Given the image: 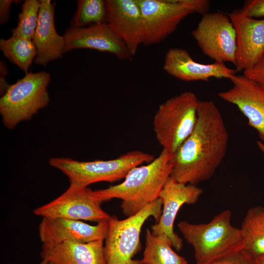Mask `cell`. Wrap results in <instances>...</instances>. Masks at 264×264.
Wrapping results in <instances>:
<instances>
[{
  "instance_id": "cell-1",
  "label": "cell",
  "mask_w": 264,
  "mask_h": 264,
  "mask_svg": "<svg viewBox=\"0 0 264 264\" xmlns=\"http://www.w3.org/2000/svg\"><path fill=\"white\" fill-rule=\"evenodd\" d=\"M229 133L219 108L212 100L199 101L196 126L172 154V176L197 185L211 178L224 159Z\"/></svg>"
},
{
  "instance_id": "cell-2",
  "label": "cell",
  "mask_w": 264,
  "mask_h": 264,
  "mask_svg": "<svg viewBox=\"0 0 264 264\" xmlns=\"http://www.w3.org/2000/svg\"><path fill=\"white\" fill-rule=\"evenodd\" d=\"M172 154L162 149L159 155L146 165L132 169L121 183L92 191L102 203L113 198L122 200L121 208L127 217L132 216L159 198L171 176Z\"/></svg>"
},
{
  "instance_id": "cell-3",
  "label": "cell",
  "mask_w": 264,
  "mask_h": 264,
  "mask_svg": "<svg viewBox=\"0 0 264 264\" xmlns=\"http://www.w3.org/2000/svg\"><path fill=\"white\" fill-rule=\"evenodd\" d=\"M232 212L223 210L208 222L180 221L177 227L193 248L196 263L208 262L243 249L240 228L231 223Z\"/></svg>"
},
{
  "instance_id": "cell-4",
  "label": "cell",
  "mask_w": 264,
  "mask_h": 264,
  "mask_svg": "<svg viewBox=\"0 0 264 264\" xmlns=\"http://www.w3.org/2000/svg\"><path fill=\"white\" fill-rule=\"evenodd\" d=\"M154 159L152 154L133 151L108 160L79 161L68 157H55L50 159L49 164L65 175L70 184L88 187L98 182L112 183L124 178L132 169Z\"/></svg>"
},
{
  "instance_id": "cell-5",
  "label": "cell",
  "mask_w": 264,
  "mask_h": 264,
  "mask_svg": "<svg viewBox=\"0 0 264 264\" xmlns=\"http://www.w3.org/2000/svg\"><path fill=\"white\" fill-rule=\"evenodd\" d=\"M199 101L195 93L186 91L159 106L153 126L163 150L174 154L191 133L197 123Z\"/></svg>"
},
{
  "instance_id": "cell-6",
  "label": "cell",
  "mask_w": 264,
  "mask_h": 264,
  "mask_svg": "<svg viewBox=\"0 0 264 264\" xmlns=\"http://www.w3.org/2000/svg\"><path fill=\"white\" fill-rule=\"evenodd\" d=\"M141 11L142 44L151 45L163 41L180 22L194 14L204 15L208 0H136Z\"/></svg>"
},
{
  "instance_id": "cell-7",
  "label": "cell",
  "mask_w": 264,
  "mask_h": 264,
  "mask_svg": "<svg viewBox=\"0 0 264 264\" xmlns=\"http://www.w3.org/2000/svg\"><path fill=\"white\" fill-rule=\"evenodd\" d=\"M160 198L149 204L136 214L119 220L111 216L104 241L106 264H142L141 260L133 259L140 250V233L145 222L153 217L155 222L162 213Z\"/></svg>"
},
{
  "instance_id": "cell-8",
  "label": "cell",
  "mask_w": 264,
  "mask_h": 264,
  "mask_svg": "<svg viewBox=\"0 0 264 264\" xmlns=\"http://www.w3.org/2000/svg\"><path fill=\"white\" fill-rule=\"evenodd\" d=\"M50 79L45 71L28 72L8 86L0 99V113L6 128L13 129L20 122L31 119L48 105Z\"/></svg>"
},
{
  "instance_id": "cell-9",
  "label": "cell",
  "mask_w": 264,
  "mask_h": 264,
  "mask_svg": "<svg viewBox=\"0 0 264 264\" xmlns=\"http://www.w3.org/2000/svg\"><path fill=\"white\" fill-rule=\"evenodd\" d=\"M201 51L217 62L236 64V31L226 13L207 12L191 33Z\"/></svg>"
},
{
  "instance_id": "cell-10",
  "label": "cell",
  "mask_w": 264,
  "mask_h": 264,
  "mask_svg": "<svg viewBox=\"0 0 264 264\" xmlns=\"http://www.w3.org/2000/svg\"><path fill=\"white\" fill-rule=\"evenodd\" d=\"M93 190L70 184L61 195L35 208L33 214L42 218H63L100 222L111 218L93 196Z\"/></svg>"
},
{
  "instance_id": "cell-11",
  "label": "cell",
  "mask_w": 264,
  "mask_h": 264,
  "mask_svg": "<svg viewBox=\"0 0 264 264\" xmlns=\"http://www.w3.org/2000/svg\"><path fill=\"white\" fill-rule=\"evenodd\" d=\"M203 192V189L197 185L179 182L171 176L159 194L162 213L158 221L151 226L152 232L155 235H165L171 241L173 247L180 250L182 240L174 230L176 215L184 204L196 203Z\"/></svg>"
},
{
  "instance_id": "cell-12",
  "label": "cell",
  "mask_w": 264,
  "mask_h": 264,
  "mask_svg": "<svg viewBox=\"0 0 264 264\" xmlns=\"http://www.w3.org/2000/svg\"><path fill=\"white\" fill-rule=\"evenodd\" d=\"M236 31V71L253 66L264 55V18L249 17L240 10L226 13Z\"/></svg>"
},
{
  "instance_id": "cell-13",
  "label": "cell",
  "mask_w": 264,
  "mask_h": 264,
  "mask_svg": "<svg viewBox=\"0 0 264 264\" xmlns=\"http://www.w3.org/2000/svg\"><path fill=\"white\" fill-rule=\"evenodd\" d=\"M232 87L219 93L221 99L236 105L264 143V89L243 75L229 79Z\"/></svg>"
},
{
  "instance_id": "cell-14",
  "label": "cell",
  "mask_w": 264,
  "mask_h": 264,
  "mask_svg": "<svg viewBox=\"0 0 264 264\" xmlns=\"http://www.w3.org/2000/svg\"><path fill=\"white\" fill-rule=\"evenodd\" d=\"M109 220L98 222L93 225L82 220L42 218L38 228L39 236L42 243L66 241L80 243L104 241L108 230Z\"/></svg>"
},
{
  "instance_id": "cell-15",
  "label": "cell",
  "mask_w": 264,
  "mask_h": 264,
  "mask_svg": "<svg viewBox=\"0 0 264 264\" xmlns=\"http://www.w3.org/2000/svg\"><path fill=\"white\" fill-rule=\"evenodd\" d=\"M107 23L134 56L142 44V20L136 0H106Z\"/></svg>"
},
{
  "instance_id": "cell-16",
  "label": "cell",
  "mask_w": 264,
  "mask_h": 264,
  "mask_svg": "<svg viewBox=\"0 0 264 264\" xmlns=\"http://www.w3.org/2000/svg\"><path fill=\"white\" fill-rule=\"evenodd\" d=\"M63 37L65 53L75 49L87 48L109 52L121 60L132 57L107 23L81 28L70 27Z\"/></svg>"
},
{
  "instance_id": "cell-17",
  "label": "cell",
  "mask_w": 264,
  "mask_h": 264,
  "mask_svg": "<svg viewBox=\"0 0 264 264\" xmlns=\"http://www.w3.org/2000/svg\"><path fill=\"white\" fill-rule=\"evenodd\" d=\"M163 68L169 75L186 82L207 81L211 78L229 79L237 72L224 63L205 64L197 62L187 50L178 47L167 51Z\"/></svg>"
},
{
  "instance_id": "cell-18",
  "label": "cell",
  "mask_w": 264,
  "mask_h": 264,
  "mask_svg": "<svg viewBox=\"0 0 264 264\" xmlns=\"http://www.w3.org/2000/svg\"><path fill=\"white\" fill-rule=\"evenodd\" d=\"M40 1L38 23L32 41L37 49L35 63L45 66L49 62L61 57L65 53V40L55 29V2L50 0Z\"/></svg>"
},
{
  "instance_id": "cell-19",
  "label": "cell",
  "mask_w": 264,
  "mask_h": 264,
  "mask_svg": "<svg viewBox=\"0 0 264 264\" xmlns=\"http://www.w3.org/2000/svg\"><path fill=\"white\" fill-rule=\"evenodd\" d=\"M40 256L53 264H106L104 241L42 243Z\"/></svg>"
},
{
  "instance_id": "cell-20",
  "label": "cell",
  "mask_w": 264,
  "mask_h": 264,
  "mask_svg": "<svg viewBox=\"0 0 264 264\" xmlns=\"http://www.w3.org/2000/svg\"><path fill=\"white\" fill-rule=\"evenodd\" d=\"M240 229L243 249L254 258L264 254V207L248 209Z\"/></svg>"
},
{
  "instance_id": "cell-21",
  "label": "cell",
  "mask_w": 264,
  "mask_h": 264,
  "mask_svg": "<svg viewBox=\"0 0 264 264\" xmlns=\"http://www.w3.org/2000/svg\"><path fill=\"white\" fill-rule=\"evenodd\" d=\"M142 264H187L186 260L173 249L170 239L165 235L153 234L147 229Z\"/></svg>"
},
{
  "instance_id": "cell-22",
  "label": "cell",
  "mask_w": 264,
  "mask_h": 264,
  "mask_svg": "<svg viewBox=\"0 0 264 264\" xmlns=\"http://www.w3.org/2000/svg\"><path fill=\"white\" fill-rule=\"evenodd\" d=\"M0 49L10 62L26 74L37 55V49L32 40L14 36L0 39Z\"/></svg>"
},
{
  "instance_id": "cell-23",
  "label": "cell",
  "mask_w": 264,
  "mask_h": 264,
  "mask_svg": "<svg viewBox=\"0 0 264 264\" xmlns=\"http://www.w3.org/2000/svg\"><path fill=\"white\" fill-rule=\"evenodd\" d=\"M77 5L71 22V27H86L87 25L107 23L105 0H79Z\"/></svg>"
},
{
  "instance_id": "cell-24",
  "label": "cell",
  "mask_w": 264,
  "mask_h": 264,
  "mask_svg": "<svg viewBox=\"0 0 264 264\" xmlns=\"http://www.w3.org/2000/svg\"><path fill=\"white\" fill-rule=\"evenodd\" d=\"M40 4V0L24 1L18 24L12 30V36L32 40L37 26Z\"/></svg>"
},
{
  "instance_id": "cell-25",
  "label": "cell",
  "mask_w": 264,
  "mask_h": 264,
  "mask_svg": "<svg viewBox=\"0 0 264 264\" xmlns=\"http://www.w3.org/2000/svg\"><path fill=\"white\" fill-rule=\"evenodd\" d=\"M256 264L255 258L242 249L221 258L202 264Z\"/></svg>"
},
{
  "instance_id": "cell-26",
  "label": "cell",
  "mask_w": 264,
  "mask_h": 264,
  "mask_svg": "<svg viewBox=\"0 0 264 264\" xmlns=\"http://www.w3.org/2000/svg\"><path fill=\"white\" fill-rule=\"evenodd\" d=\"M243 75L264 89V56L253 66L243 71Z\"/></svg>"
},
{
  "instance_id": "cell-27",
  "label": "cell",
  "mask_w": 264,
  "mask_h": 264,
  "mask_svg": "<svg viewBox=\"0 0 264 264\" xmlns=\"http://www.w3.org/2000/svg\"><path fill=\"white\" fill-rule=\"evenodd\" d=\"M240 10L249 17L264 18V0H247Z\"/></svg>"
},
{
  "instance_id": "cell-28",
  "label": "cell",
  "mask_w": 264,
  "mask_h": 264,
  "mask_svg": "<svg viewBox=\"0 0 264 264\" xmlns=\"http://www.w3.org/2000/svg\"><path fill=\"white\" fill-rule=\"evenodd\" d=\"M13 1H14L12 0H0V24H4L8 20L10 16V6Z\"/></svg>"
},
{
  "instance_id": "cell-29",
  "label": "cell",
  "mask_w": 264,
  "mask_h": 264,
  "mask_svg": "<svg viewBox=\"0 0 264 264\" xmlns=\"http://www.w3.org/2000/svg\"><path fill=\"white\" fill-rule=\"evenodd\" d=\"M8 71L5 64L3 62L0 61V88L2 89L3 93L9 86L6 82L5 77Z\"/></svg>"
},
{
  "instance_id": "cell-30",
  "label": "cell",
  "mask_w": 264,
  "mask_h": 264,
  "mask_svg": "<svg viewBox=\"0 0 264 264\" xmlns=\"http://www.w3.org/2000/svg\"><path fill=\"white\" fill-rule=\"evenodd\" d=\"M256 264H264V254L255 258Z\"/></svg>"
},
{
  "instance_id": "cell-31",
  "label": "cell",
  "mask_w": 264,
  "mask_h": 264,
  "mask_svg": "<svg viewBox=\"0 0 264 264\" xmlns=\"http://www.w3.org/2000/svg\"><path fill=\"white\" fill-rule=\"evenodd\" d=\"M257 144L259 149L264 154V143L262 141H257Z\"/></svg>"
},
{
  "instance_id": "cell-32",
  "label": "cell",
  "mask_w": 264,
  "mask_h": 264,
  "mask_svg": "<svg viewBox=\"0 0 264 264\" xmlns=\"http://www.w3.org/2000/svg\"><path fill=\"white\" fill-rule=\"evenodd\" d=\"M38 264H48V262L42 260V261Z\"/></svg>"
},
{
  "instance_id": "cell-33",
  "label": "cell",
  "mask_w": 264,
  "mask_h": 264,
  "mask_svg": "<svg viewBox=\"0 0 264 264\" xmlns=\"http://www.w3.org/2000/svg\"><path fill=\"white\" fill-rule=\"evenodd\" d=\"M48 264H53L50 263H48Z\"/></svg>"
},
{
  "instance_id": "cell-34",
  "label": "cell",
  "mask_w": 264,
  "mask_h": 264,
  "mask_svg": "<svg viewBox=\"0 0 264 264\" xmlns=\"http://www.w3.org/2000/svg\"></svg>"
}]
</instances>
